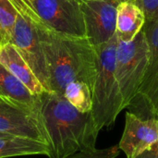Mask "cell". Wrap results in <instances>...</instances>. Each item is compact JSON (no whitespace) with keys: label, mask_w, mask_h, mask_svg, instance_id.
Returning a JSON list of instances; mask_svg holds the SVG:
<instances>
[{"label":"cell","mask_w":158,"mask_h":158,"mask_svg":"<svg viewBox=\"0 0 158 158\" xmlns=\"http://www.w3.org/2000/svg\"><path fill=\"white\" fill-rule=\"evenodd\" d=\"M0 136H3V134H0Z\"/></svg>","instance_id":"obj_22"},{"label":"cell","mask_w":158,"mask_h":158,"mask_svg":"<svg viewBox=\"0 0 158 158\" xmlns=\"http://www.w3.org/2000/svg\"><path fill=\"white\" fill-rule=\"evenodd\" d=\"M78 1H79V2H80V0H78Z\"/></svg>","instance_id":"obj_24"},{"label":"cell","mask_w":158,"mask_h":158,"mask_svg":"<svg viewBox=\"0 0 158 158\" xmlns=\"http://www.w3.org/2000/svg\"><path fill=\"white\" fill-rule=\"evenodd\" d=\"M27 2H28V4H29V6H30V2H31V0H26Z\"/></svg>","instance_id":"obj_20"},{"label":"cell","mask_w":158,"mask_h":158,"mask_svg":"<svg viewBox=\"0 0 158 158\" xmlns=\"http://www.w3.org/2000/svg\"><path fill=\"white\" fill-rule=\"evenodd\" d=\"M0 134L29 138L48 144L39 116H35L0 100Z\"/></svg>","instance_id":"obj_10"},{"label":"cell","mask_w":158,"mask_h":158,"mask_svg":"<svg viewBox=\"0 0 158 158\" xmlns=\"http://www.w3.org/2000/svg\"><path fill=\"white\" fill-rule=\"evenodd\" d=\"M0 50H1V45H0Z\"/></svg>","instance_id":"obj_23"},{"label":"cell","mask_w":158,"mask_h":158,"mask_svg":"<svg viewBox=\"0 0 158 158\" xmlns=\"http://www.w3.org/2000/svg\"><path fill=\"white\" fill-rule=\"evenodd\" d=\"M144 23V14L134 1L127 0L119 3L116 23V35L118 41L131 42L143 30Z\"/></svg>","instance_id":"obj_13"},{"label":"cell","mask_w":158,"mask_h":158,"mask_svg":"<svg viewBox=\"0 0 158 158\" xmlns=\"http://www.w3.org/2000/svg\"><path fill=\"white\" fill-rule=\"evenodd\" d=\"M44 155L48 156L47 143L23 137L9 135L0 136V158Z\"/></svg>","instance_id":"obj_14"},{"label":"cell","mask_w":158,"mask_h":158,"mask_svg":"<svg viewBox=\"0 0 158 158\" xmlns=\"http://www.w3.org/2000/svg\"><path fill=\"white\" fill-rule=\"evenodd\" d=\"M37 31L46 58L50 92L63 94L67 85L75 81L87 83L92 90L96 75V52L87 38L63 36L49 30Z\"/></svg>","instance_id":"obj_2"},{"label":"cell","mask_w":158,"mask_h":158,"mask_svg":"<svg viewBox=\"0 0 158 158\" xmlns=\"http://www.w3.org/2000/svg\"><path fill=\"white\" fill-rule=\"evenodd\" d=\"M121 0H80L86 38L97 47L116 35L118 6Z\"/></svg>","instance_id":"obj_8"},{"label":"cell","mask_w":158,"mask_h":158,"mask_svg":"<svg viewBox=\"0 0 158 158\" xmlns=\"http://www.w3.org/2000/svg\"><path fill=\"white\" fill-rule=\"evenodd\" d=\"M122 1H127V0H121V2H122ZM131 1H133V0H131Z\"/></svg>","instance_id":"obj_21"},{"label":"cell","mask_w":158,"mask_h":158,"mask_svg":"<svg viewBox=\"0 0 158 158\" xmlns=\"http://www.w3.org/2000/svg\"><path fill=\"white\" fill-rule=\"evenodd\" d=\"M149 50V64L142 86L126 108L138 117L158 118V18L145 20L143 28Z\"/></svg>","instance_id":"obj_6"},{"label":"cell","mask_w":158,"mask_h":158,"mask_svg":"<svg viewBox=\"0 0 158 158\" xmlns=\"http://www.w3.org/2000/svg\"><path fill=\"white\" fill-rule=\"evenodd\" d=\"M30 6L45 29L63 36L86 38L78 0H31Z\"/></svg>","instance_id":"obj_5"},{"label":"cell","mask_w":158,"mask_h":158,"mask_svg":"<svg viewBox=\"0 0 158 158\" xmlns=\"http://www.w3.org/2000/svg\"><path fill=\"white\" fill-rule=\"evenodd\" d=\"M149 64V50L146 37L142 30L129 43L118 40L115 73L123 98L124 109L137 95Z\"/></svg>","instance_id":"obj_4"},{"label":"cell","mask_w":158,"mask_h":158,"mask_svg":"<svg viewBox=\"0 0 158 158\" xmlns=\"http://www.w3.org/2000/svg\"><path fill=\"white\" fill-rule=\"evenodd\" d=\"M0 100L39 116L40 97L0 64Z\"/></svg>","instance_id":"obj_11"},{"label":"cell","mask_w":158,"mask_h":158,"mask_svg":"<svg viewBox=\"0 0 158 158\" xmlns=\"http://www.w3.org/2000/svg\"><path fill=\"white\" fill-rule=\"evenodd\" d=\"M39 97V117L47 136L48 157L67 158L95 148L99 131L91 112L79 111L59 93L44 91Z\"/></svg>","instance_id":"obj_1"},{"label":"cell","mask_w":158,"mask_h":158,"mask_svg":"<svg viewBox=\"0 0 158 158\" xmlns=\"http://www.w3.org/2000/svg\"><path fill=\"white\" fill-rule=\"evenodd\" d=\"M63 95L76 109L82 113H89L92 110V90L90 86L80 81H75L67 85Z\"/></svg>","instance_id":"obj_15"},{"label":"cell","mask_w":158,"mask_h":158,"mask_svg":"<svg viewBox=\"0 0 158 158\" xmlns=\"http://www.w3.org/2000/svg\"><path fill=\"white\" fill-rule=\"evenodd\" d=\"M134 158H158V142Z\"/></svg>","instance_id":"obj_19"},{"label":"cell","mask_w":158,"mask_h":158,"mask_svg":"<svg viewBox=\"0 0 158 158\" xmlns=\"http://www.w3.org/2000/svg\"><path fill=\"white\" fill-rule=\"evenodd\" d=\"M158 142V118H143L126 113L125 128L118 147L127 158H134Z\"/></svg>","instance_id":"obj_9"},{"label":"cell","mask_w":158,"mask_h":158,"mask_svg":"<svg viewBox=\"0 0 158 158\" xmlns=\"http://www.w3.org/2000/svg\"><path fill=\"white\" fill-rule=\"evenodd\" d=\"M18 12L8 0H0V45L10 43Z\"/></svg>","instance_id":"obj_16"},{"label":"cell","mask_w":158,"mask_h":158,"mask_svg":"<svg viewBox=\"0 0 158 158\" xmlns=\"http://www.w3.org/2000/svg\"><path fill=\"white\" fill-rule=\"evenodd\" d=\"M118 38L94 47L96 52V75L92 89L91 114L96 129L111 127L124 109L123 98L115 73Z\"/></svg>","instance_id":"obj_3"},{"label":"cell","mask_w":158,"mask_h":158,"mask_svg":"<svg viewBox=\"0 0 158 158\" xmlns=\"http://www.w3.org/2000/svg\"><path fill=\"white\" fill-rule=\"evenodd\" d=\"M119 155L118 145L104 149H92L76 153L67 158H117Z\"/></svg>","instance_id":"obj_17"},{"label":"cell","mask_w":158,"mask_h":158,"mask_svg":"<svg viewBox=\"0 0 158 158\" xmlns=\"http://www.w3.org/2000/svg\"><path fill=\"white\" fill-rule=\"evenodd\" d=\"M0 64L25 84L33 94L40 95L45 91L31 69L12 44L8 43L1 45Z\"/></svg>","instance_id":"obj_12"},{"label":"cell","mask_w":158,"mask_h":158,"mask_svg":"<svg viewBox=\"0 0 158 158\" xmlns=\"http://www.w3.org/2000/svg\"><path fill=\"white\" fill-rule=\"evenodd\" d=\"M10 44L16 47L45 91L50 92L46 58L37 29L19 13L12 30Z\"/></svg>","instance_id":"obj_7"},{"label":"cell","mask_w":158,"mask_h":158,"mask_svg":"<svg viewBox=\"0 0 158 158\" xmlns=\"http://www.w3.org/2000/svg\"><path fill=\"white\" fill-rule=\"evenodd\" d=\"M142 9L145 20H152L158 18V0H133Z\"/></svg>","instance_id":"obj_18"}]
</instances>
